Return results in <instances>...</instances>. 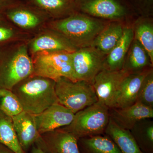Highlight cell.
<instances>
[{
    "label": "cell",
    "mask_w": 153,
    "mask_h": 153,
    "mask_svg": "<svg viewBox=\"0 0 153 153\" xmlns=\"http://www.w3.org/2000/svg\"><path fill=\"white\" fill-rule=\"evenodd\" d=\"M110 22L77 11L63 19L50 21L47 27L60 33L79 49L91 47Z\"/></svg>",
    "instance_id": "1"
},
{
    "label": "cell",
    "mask_w": 153,
    "mask_h": 153,
    "mask_svg": "<svg viewBox=\"0 0 153 153\" xmlns=\"http://www.w3.org/2000/svg\"><path fill=\"white\" fill-rule=\"evenodd\" d=\"M55 81L32 75L21 81L12 89L24 111L36 115L53 105L59 103L55 92Z\"/></svg>",
    "instance_id": "2"
},
{
    "label": "cell",
    "mask_w": 153,
    "mask_h": 153,
    "mask_svg": "<svg viewBox=\"0 0 153 153\" xmlns=\"http://www.w3.org/2000/svg\"><path fill=\"white\" fill-rule=\"evenodd\" d=\"M33 73V59L27 42H17L0 54V89L12 90Z\"/></svg>",
    "instance_id": "3"
},
{
    "label": "cell",
    "mask_w": 153,
    "mask_h": 153,
    "mask_svg": "<svg viewBox=\"0 0 153 153\" xmlns=\"http://www.w3.org/2000/svg\"><path fill=\"white\" fill-rule=\"evenodd\" d=\"M109 109L97 101L76 112L70 124L60 128L72 134L78 140L104 134L110 118Z\"/></svg>",
    "instance_id": "4"
},
{
    "label": "cell",
    "mask_w": 153,
    "mask_h": 153,
    "mask_svg": "<svg viewBox=\"0 0 153 153\" xmlns=\"http://www.w3.org/2000/svg\"><path fill=\"white\" fill-rule=\"evenodd\" d=\"M55 88L59 104L74 114L98 101L92 83L87 81L62 77L55 81Z\"/></svg>",
    "instance_id": "5"
},
{
    "label": "cell",
    "mask_w": 153,
    "mask_h": 153,
    "mask_svg": "<svg viewBox=\"0 0 153 153\" xmlns=\"http://www.w3.org/2000/svg\"><path fill=\"white\" fill-rule=\"evenodd\" d=\"M78 12L108 22H123L135 16L128 0H74Z\"/></svg>",
    "instance_id": "6"
},
{
    "label": "cell",
    "mask_w": 153,
    "mask_h": 153,
    "mask_svg": "<svg viewBox=\"0 0 153 153\" xmlns=\"http://www.w3.org/2000/svg\"><path fill=\"white\" fill-rule=\"evenodd\" d=\"M71 53L42 52L32 57L33 75L56 81L62 77L76 81L71 60Z\"/></svg>",
    "instance_id": "7"
},
{
    "label": "cell",
    "mask_w": 153,
    "mask_h": 153,
    "mask_svg": "<svg viewBox=\"0 0 153 153\" xmlns=\"http://www.w3.org/2000/svg\"><path fill=\"white\" fill-rule=\"evenodd\" d=\"M71 55L76 81L83 80L92 83L95 76L104 68L106 56L93 47L77 49Z\"/></svg>",
    "instance_id": "8"
},
{
    "label": "cell",
    "mask_w": 153,
    "mask_h": 153,
    "mask_svg": "<svg viewBox=\"0 0 153 153\" xmlns=\"http://www.w3.org/2000/svg\"><path fill=\"white\" fill-rule=\"evenodd\" d=\"M130 73L124 69L109 70L103 69L92 82L98 101L108 107H113L115 98L121 84Z\"/></svg>",
    "instance_id": "9"
},
{
    "label": "cell",
    "mask_w": 153,
    "mask_h": 153,
    "mask_svg": "<svg viewBox=\"0 0 153 153\" xmlns=\"http://www.w3.org/2000/svg\"><path fill=\"white\" fill-rule=\"evenodd\" d=\"M27 45L31 57L42 52L73 53L78 49L63 35L47 27L39 31Z\"/></svg>",
    "instance_id": "10"
},
{
    "label": "cell",
    "mask_w": 153,
    "mask_h": 153,
    "mask_svg": "<svg viewBox=\"0 0 153 153\" xmlns=\"http://www.w3.org/2000/svg\"><path fill=\"white\" fill-rule=\"evenodd\" d=\"M78 139L61 128L40 135L34 144L46 153H80Z\"/></svg>",
    "instance_id": "11"
},
{
    "label": "cell",
    "mask_w": 153,
    "mask_h": 153,
    "mask_svg": "<svg viewBox=\"0 0 153 153\" xmlns=\"http://www.w3.org/2000/svg\"><path fill=\"white\" fill-rule=\"evenodd\" d=\"M7 18L17 27L27 32L44 29L49 22V18L34 7L14 6L8 10Z\"/></svg>",
    "instance_id": "12"
},
{
    "label": "cell",
    "mask_w": 153,
    "mask_h": 153,
    "mask_svg": "<svg viewBox=\"0 0 153 153\" xmlns=\"http://www.w3.org/2000/svg\"><path fill=\"white\" fill-rule=\"evenodd\" d=\"M74 116L72 111L59 103L51 105L39 114L34 115L40 134L68 125Z\"/></svg>",
    "instance_id": "13"
},
{
    "label": "cell",
    "mask_w": 153,
    "mask_h": 153,
    "mask_svg": "<svg viewBox=\"0 0 153 153\" xmlns=\"http://www.w3.org/2000/svg\"><path fill=\"white\" fill-rule=\"evenodd\" d=\"M152 68L130 73L126 76L116 95L112 108H124L137 102L143 80Z\"/></svg>",
    "instance_id": "14"
},
{
    "label": "cell",
    "mask_w": 153,
    "mask_h": 153,
    "mask_svg": "<svg viewBox=\"0 0 153 153\" xmlns=\"http://www.w3.org/2000/svg\"><path fill=\"white\" fill-rule=\"evenodd\" d=\"M110 117L121 128L130 130L138 121L145 118H153V108L137 102L124 108L109 109Z\"/></svg>",
    "instance_id": "15"
},
{
    "label": "cell",
    "mask_w": 153,
    "mask_h": 153,
    "mask_svg": "<svg viewBox=\"0 0 153 153\" xmlns=\"http://www.w3.org/2000/svg\"><path fill=\"white\" fill-rule=\"evenodd\" d=\"M18 140L25 152L39 138L34 115L23 111L12 117Z\"/></svg>",
    "instance_id": "16"
},
{
    "label": "cell",
    "mask_w": 153,
    "mask_h": 153,
    "mask_svg": "<svg viewBox=\"0 0 153 153\" xmlns=\"http://www.w3.org/2000/svg\"><path fill=\"white\" fill-rule=\"evenodd\" d=\"M134 38L132 27L126 25L119 41L105 57L103 69L109 70L122 69L126 56Z\"/></svg>",
    "instance_id": "17"
},
{
    "label": "cell",
    "mask_w": 153,
    "mask_h": 153,
    "mask_svg": "<svg viewBox=\"0 0 153 153\" xmlns=\"http://www.w3.org/2000/svg\"><path fill=\"white\" fill-rule=\"evenodd\" d=\"M34 8L52 20L62 19L77 12L74 0H31Z\"/></svg>",
    "instance_id": "18"
},
{
    "label": "cell",
    "mask_w": 153,
    "mask_h": 153,
    "mask_svg": "<svg viewBox=\"0 0 153 153\" xmlns=\"http://www.w3.org/2000/svg\"><path fill=\"white\" fill-rule=\"evenodd\" d=\"M126 25L123 22H110L96 38L91 47L106 56L119 41Z\"/></svg>",
    "instance_id": "19"
},
{
    "label": "cell",
    "mask_w": 153,
    "mask_h": 153,
    "mask_svg": "<svg viewBox=\"0 0 153 153\" xmlns=\"http://www.w3.org/2000/svg\"><path fill=\"white\" fill-rule=\"evenodd\" d=\"M153 66L148 53L138 41L134 38L122 69L132 73L153 68Z\"/></svg>",
    "instance_id": "20"
},
{
    "label": "cell",
    "mask_w": 153,
    "mask_h": 153,
    "mask_svg": "<svg viewBox=\"0 0 153 153\" xmlns=\"http://www.w3.org/2000/svg\"><path fill=\"white\" fill-rule=\"evenodd\" d=\"M105 134L111 139L122 153H144L129 130L120 128L110 118Z\"/></svg>",
    "instance_id": "21"
},
{
    "label": "cell",
    "mask_w": 153,
    "mask_h": 153,
    "mask_svg": "<svg viewBox=\"0 0 153 153\" xmlns=\"http://www.w3.org/2000/svg\"><path fill=\"white\" fill-rule=\"evenodd\" d=\"M78 146L80 153H122L105 134L79 139Z\"/></svg>",
    "instance_id": "22"
},
{
    "label": "cell",
    "mask_w": 153,
    "mask_h": 153,
    "mask_svg": "<svg viewBox=\"0 0 153 153\" xmlns=\"http://www.w3.org/2000/svg\"><path fill=\"white\" fill-rule=\"evenodd\" d=\"M132 26L134 39L138 41L149 56L153 64V23L151 17L141 16Z\"/></svg>",
    "instance_id": "23"
},
{
    "label": "cell",
    "mask_w": 153,
    "mask_h": 153,
    "mask_svg": "<svg viewBox=\"0 0 153 153\" xmlns=\"http://www.w3.org/2000/svg\"><path fill=\"white\" fill-rule=\"evenodd\" d=\"M153 118L138 121L130 130L136 142L144 153H153Z\"/></svg>",
    "instance_id": "24"
},
{
    "label": "cell",
    "mask_w": 153,
    "mask_h": 153,
    "mask_svg": "<svg viewBox=\"0 0 153 153\" xmlns=\"http://www.w3.org/2000/svg\"><path fill=\"white\" fill-rule=\"evenodd\" d=\"M0 144L15 153H26L20 145L14 129L12 117L0 111Z\"/></svg>",
    "instance_id": "25"
},
{
    "label": "cell",
    "mask_w": 153,
    "mask_h": 153,
    "mask_svg": "<svg viewBox=\"0 0 153 153\" xmlns=\"http://www.w3.org/2000/svg\"><path fill=\"white\" fill-rule=\"evenodd\" d=\"M0 111L12 117L24 111L16 96L12 90L0 89Z\"/></svg>",
    "instance_id": "26"
},
{
    "label": "cell",
    "mask_w": 153,
    "mask_h": 153,
    "mask_svg": "<svg viewBox=\"0 0 153 153\" xmlns=\"http://www.w3.org/2000/svg\"><path fill=\"white\" fill-rule=\"evenodd\" d=\"M153 108V69L145 76L140 87L137 101Z\"/></svg>",
    "instance_id": "27"
},
{
    "label": "cell",
    "mask_w": 153,
    "mask_h": 153,
    "mask_svg": "<svg viewBox=\"0 0 153 153\" xmlns=\"http://www.w3.org/2000/svg\"><path fill=\"white\" fill-rule=\"evenodd\" d=\"M137 14L141 16H152L153 13V0H128Z\"/></svg>",
    "instance_id": "28"
},
{
    "label": "cell",
    "mask_w": 153,
    "mask_h": 153,
    "mask_svg": "<svg viewBox=\"0 0 153 153\" xmlns=\"http://www.w3.org/2000/svg\"><path fill=\"white\" fill-rule=\"evenodd\" d=\"M23 34L15 28L0 26V43L8 41H22Z\"/></svg>",
    "instance_id": "29"
},
{
    "label": "cell",
    "mask_w": 153,
    "mask_h": 153,
    "mask_svg": "<svg viewBox=\"0 0 153 153\" xmlns=\"http://www.w3.org/2000/svg\"><path fill=\"white\" fill-rule=\"evenodd\" d=\"M32 146L31 153H46L41 148L35 144L33 145Z\"/></svg>",
    "instance_id": "30"
},
{
    "label": "cell",
    "mask_w": 153,
    "mask_h": 153,
    "mask_svg": "<svg viewBox=\"0 0 153 153\" xmlns=\"http://www.w3.org/2000/svg\"><path fill=\"white\" fill-rule=\"evenodd\" d=\"M0 153H15L13 151L5 146L4 145L0 144Z\"/></svg>",
    "instance_id": "31"
},
{
    "label": "cell",
    "mask_w": 153,
    "mask_h": 153,
    "mask_svg": "<svg viewBox=\"0 0 153 153\" xmlns=\"http://www.w3.org/2000/svg\"><path fill=\"white\" fill-rule=\"evenodd\" d=\"M6 1V0H0V3H1L2 1Z\"/></svg>",
    "instance_id": "32"
}]
</instances>
